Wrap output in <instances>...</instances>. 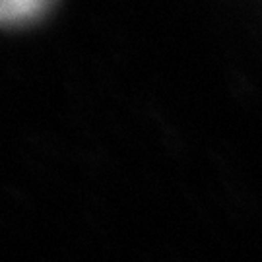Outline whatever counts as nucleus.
Instances as JSON below:
<instances>
[{
  "label": "nucleus",
  "instance_id": "obj_1",
  "mask_svg": "<svg viewBox=\"0 0 262 262\" xmlns=\"http://www.w3.org/2000/svg\"><path fill=\"white\" fill-rule=\"evenodd\" d=\"M55 0H0V28H21L41 19Z\"/></svg>",
  "mask_w": 262,
  "mask_h": 262
}]
</instances>
